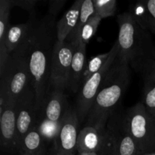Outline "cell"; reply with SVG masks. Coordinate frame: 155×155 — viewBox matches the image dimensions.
Masks as SVG:
<instances>
[{
  "label": "cell",
  "instance_id": "cell-1",
  "mask_svg": "<svg viewBox=\"0 0 155 155\" xmlns=\"http://www.w3.org/2000/svg\"><path fill=\"white\" fill-rule=\"evenodd\" d=\"M56 24V18L46 14L36 21L29 39V66L36 95L37 116L51 92V59L58 41Z\"/></svg>",
  "mask_w": 155,
  "mask_h": 155
},
{
  "label": "cell",
  "instance_id": "cell-2",
  "mask_svg": "<svg viewBox=\"0 0 155 155\" xmlns=\"http://www.w3.org/2000/svg\"><path fill=\"white\" fill-rule=\"evenodd\" d=\"M131 80V68L118 58L110 67L99 88L86 120V127H92L103 134L111 114L120 105Z\"/></svg>",
  "mask_w": 155,
  "mask_h": 155
},
{
  "label": "cell",
  "instance_id": "cell-3",
  "mask_svg": "<svg viewBox=\"0 0 155 155\" xmlns=\"http://www.w3.org/2000/svg\"><path fill=\"white\" fill-rule=\"evenodd\" d=\"M117 21L119 27L117 58L140 74L148 62L155 60V44L151 33L139 25L130 12L118 15Z\"/></svg>",
  "mask_w": 155,
  "mask_h": 155
},
{
  "label": "cell",
  "instance_id": "cell-4",
  "mask_svg": "<svg viewBox=\"0 0 155 155\" xmlns=\"http://www.w3.org/2000/svg\"><path fill=\"white\" fill-rule=\"evenodd\" d=\"M29 39L9 54L4 71L0 74V98L17 102L26 92L33 88L29 66Z\"/></svg>",
  "mask_w": 155,
  "mask_h": 155
},
{
  "label": "cell",
  "instance_id": "cell-5",
  "mask_svg": "<svg viewBox=\"0 0 155 155\" xmlns=\"http://www.w3.org/2000/svg\"><path fill=\"white\" fill-rule=\"evenodd\" d=\"M124 122L139 154L154 152L155 115L147 110L142 101L124 109Z\"/></svg>",
  "mask_w": 155,
  "mask_h": 155
},
{
  "label": "cell",
  "instance_id": "cell-6",
  "mask_svg": "<svg viewBox=\"0 0 155 155\" xmlns=\"http://www.w3.org/2000/svg\"><path fill=\"white\" fill-rule=\"evenodd\" d=\"M124 109L120 105L111 114L102 134V147L99 155H139L137 147L126 129Z\"/></svg>",
  "mask_w": 155,
  "mask_h": 155
},
{
  "label": "cell",
  "instance_id": "cell-7",
  "mask_svg": "<svg viewBox=\"0 0 155 155\" xmlns=\"http://www.w3.org/2000/svg\"><path fill=\"white\" fill-rule=\"evenodd\" d=\"M119 52V42L117 39L110 49V56L101 70L86 80L77 92L75 109L80 123H83L88 116L89 110L95 101L99 88L108 73L110 67L117 58Z\"/></svg>",
  "mask_w": 155,
  "mask_h": 155
},
{
  "label": "cell",
  "instance_id": "cell-8",
  "mask_svg": "<svg viewBox=\"0 0 155 155\" xmlns=\"http://www.w3.org/2000/svg\"><path fill=\"white\" fill-rule=\"evenodd\" d=\"M76 47L68 41H57L54 47L51 65L50 86L52 90L68 89L71 64Z\"/></svg>",
  "mask_w": 155,
  "mask_h": 155
},
{
  "label": "cell",
  "instance_id": "cell-9",
  "mask_svg": "<svg viewBox=\"0 0 155 155\" xmlns=\"http://www.w3.org/2000/svg\"><path fill=\"white\" fill-rule=\"evenodd\" d=\"M0 145L4 155L19 152L16 121V102L0 98Z\"/></svg>",
  "mask_w": 155,
  "mask_h": 155
},
{
  "label": "cell",
  "instance_id": "cell-10",
  "mask_svg": "<svg viewBox=\"0 0 155 155\" xmlns=\"http://www.w3.org/2000/svg\"><path fill=\"white\" fill-rule=\"evenodd\" d=\"M80 124L75 109L70 107L48 155H76Z\"/></svg>",
  "mask_w": 155,
  "mask_h": 155
},
{
  "label": "cell",
  "instance_id": "cell-11",
  "mask_svg": "<svg viewBox=\"0 0 155 155\" xmlns=\"http://www.w3.org/2000/svg\"><path fill=\"white\" fill-rule=\"evenodd\" d=\"M37 114L36 110V95L32 88L16 102V121L18 144L24 136L36 125Z\"/></svg>",
  "mask_w": 155,
  "mask_h": 155
},
{
  "label": "cell",
  "instance_id": "cell-12",
  "mask_svg": "<svg viewBox=\"0 0 155 155\" xmlns=\"http://www.w3.org/2000/svg\"><path fill=\"white\" fill-rule=\"evenodd\" d=\"M69 108L65 92L52 90L44 102L37 120H43L55 127H61Z\"/></svg>",
  "mask_w": 155,
  "mask_h": 155
},
{
  "label": "cell",
  "instance_id": "cell-13",
  "mask_svg": "<svg viewBox=\"0 0 155 155\" xmlns=\"http://www.w3.org/2000/svg\"><path fill=\"white\" fill-rule=\"evenodd\" d=\"M37 20L38 18H28V21L24 24L10 25L5 38V45L8 54L15 51L28 41Z\"/></svg>",
  "mask_w": 155,
  "mask_h": 155
},
{
  "label": "cell",
  "instance_id": "cell-14",
  "mask_svg": "<svg viewBox=\"0 0 155 155\" xmlns=\"http://www.w3.org/2000/svg\"><path fill=\"white\" fill-rule=\"evenodd\" d=\"M86 45L81 43L76 48L71 64L68 89L73 93H77L80 88L83 74L86 70Z\"/></svg>",
  "mask_w": 155,
  "mask_h": 155
},
{
  "label": "cell",
  "instance_id": "cell-15",
  "mask_svg": "<svg viewBox=\"0 0 155 155\" xmlns=\"http://www.w3.org/2000/svg\"><path fill=\"white\" fill-rule=\"evenodd\" d=\"M129 12L144 30L155 34V0L138 2Z\"/></svg>",
  "mask_w": 155,
  "mask_h": 155
},
{
  "label": "cell",
  "instance_id": "cell-16",
  "mask_svg": "<svg viewBox=\"0 0 155 155\" xmlns=\"http://www.w3.org/2000/svg\"><path fill=\"white\" fill-rule=\"evenodd\" d=\"M139 74L143 81L142 103L155 115V60L148 62Z\"/></svg>",
  "mask_w": 155,
  "mask_h": 155
},
{
  "label": "cell",
  "instance_id": "cell-17",
  "mask_svg": "<svg viewBox=\"0 0 155 155\" xmlns=\"http://www.w3.org/2000/svg\"><path fill=\"white\" fill-rule=\"evenodd\" d=\"M102 147V135L92 127L85 126L78 135L77 153H97L99 154Z\"/></svg>",
  "mask_w": 155,
  "mask_h": 155
},
{
  "label": "cell",
  "instance_id": "cell-18",
  "mask_svg": "<svg viewBox=\"0 0 155 155\" xmlns=\"http://www.w3.org/2000/svg\"><path fill=\"white\" fill-rule=\"evenodd\" d=\"M84 0H77L65 12L56 24L57 39L58 42H64L77 25L82 5Z\"/></svg>",
  "mask_w": 155,
  "mask_h": 155
},
{
  "label": "cell",
  "instance_id": "cell-19",
  "mask_svg": "<svg viewBox=\"0 0 155 155\" xmlns=\"http://www.w3.org/2000/svg\"><path fill=\"white\" fill-rule=\"evenodd\" d=\"M12 8V0L0 1V73L4 71L9 54L5 45L6 33L10 27L9 15Z\"/></svg>",
  "mask_w": 155,
  "mask_h": 155
},
{
  "label": "cell",
  "instance_id": "cell-20",
  "mask_svg": "<svg viewBox=\"0 0 155 155\" xmlns=\"http://www.w3.org/2000/svg\"><path fill=\"white\" fill-rule=\"evenodd\" d=\"M48 145L35 127L22 139L20 144L19 152L24 151L29 155H48Z\"/></svg>",
  "mask_w": 155,
  "mask_h": 155
},
{
  "label": "cell",
  "instance_id": "cell-21",
  "mask_svg": "<svg viewBox=\"0 0 155 155\" xmlns=\"http://www.w3.org/2000/svg\"><path fill=\"white\" fill-rule=\"evenodd\" d=\"M94 15H95V9H94L92 0H84L82 5L77 25L67 39V41L71 42L76 48L80 43V36L83 28L88 22L89 18H92Z\"/></svg>",
  "mask_w": 155,
  "mask_h": 155
},
{
  "label": "cell",
  "instance_id": "cell-22",
  "mask_svg": "<svg viewBox=\"0 0 155 155\" xmlns=\"http://www.w3.org/2000/svg\"><path fill=\"white\" fill-rule=\"evenodd\" d=\"M109 56H110V51H107V52L106 53L98 54V55L92 58L87 62V64H86V70H85V72L84 74H83L80 86H81L86 80H89L92 75L96 74L97 72H98V71L102 68V67L104 66V64L107 62Z\"/></svg>",
  "mask_w": 155,
  "mask_h": 155
},
{
  "label": "cell",
  "instance_id": "cell-23",
  "mask_svg": "<svg viewBox=\"0 0 155 155\" xmlns=\"http://www.w3.org/2000/svg\"><path fill=\"white\" fill-rule=\"evenodd\" d=\"M95 9V15L101 19L115 15L117 12L116 0H92Z\"/></svg>",
  "mask_w": 155,
  "mask_h": 155
},
{
  "label": "cell",
  "instance_id": "cell-24",
  "mask_svg": "<svg viewBox=\"0 0 155 155\" xmlns=\"http://www.w3.org/2000/svg\"><path fill=\"white\" fill-rule=\"evenodd\" d=\"M101 18L97 15H94L92 18H89L88 22L83 28L81 36H80V42L87 45L90 39H92L97 32Z\"/></svg>",
  "mask_w": 155,
  "mask_h": 155
},
{
  "label": "cell",
  "instance_id": "cell-25",
  "mask_svg": "<svg viewBox=\"0 0 155 155\" xmlns=\"http://www.w3.org/2000/svg\"><path fill=\"white\" fill-rule=\"evenodd\" d=\"M12 8L18 7L28 13L30 19H36V7L38 0H12Z\"/></svg>",
  "mask_w": 155,
  "mask_h": 155
},
{
  "label": "cell",
  "instance_id": "cell-26",
  "mask_svg": "<svg viewBox=\"0 0 155 155\" xmlns=\"http://www.w3.org/2000/svg\"><path fill=\"white\" fill-rule=\"evenodd\" d=\"M67 3V0H52L48 2V15L56 18L61 12L65 4Z\"/></svg>",
  "mask_w": 155,
  "mask_h": 155
},
{
  "label": "cell",
  "instance_id": "cell-27",
  "mask_svg": "<svg viewBox=\"0 0 155 155\" xmlns=\"http://www.w3.org/2000/svg\"><path fill=\"white\" fill-rule=\"evenodd\" d=\"M77 155H99L97 153H77Z\"/></svg>",
  "mask_w": 155,
  "mask_h": 155
},
{
  "label": "cell",
  "instance_id": "cell-28",
  "mask_svg": "<svg viewBox=\"0 0 155 155\" xmlns=\"http://www.w3.org/2000/svg\"><path fill=\"white\" fill-rule=\"evenodd\" d=\"M18 155H29V154H27V153L24 152V151H20V152L18 153Z\"/></svg>",
  "mask_w": 155,
  "mask_h": 155
},
{
  "label": "cell",
  "instance_id": "cell-29",
  "mask_svg": "<svg viewBox=\"0 0 155 155\" xmlns=\"http://www.w3.org/2000/svg\"><path fill=\"white\" fill-rule=\"evenodd\" d=\"M139 155H155V151L152 153H148V154H139Z\"/></svg>",
  "mask_w": 155,
  "mask_h": 155
},
{
  "label": "cell",
  "instance_id": "cell-30",
  "mask_svg": "<svg viewBox=\"0 0 155 155\" xmlns=\"http://www.w3.org/2000/svg\"></svg>",
  "mask_w": 155,
  "mask_h": 155
}]
</instances>
